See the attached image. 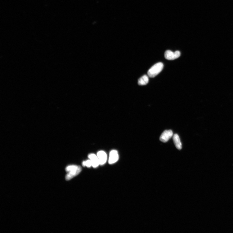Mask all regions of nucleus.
I'll return each instance as SVG.
<instances>
[{
    "mask_svg": "<svg viewBox=\"0 0 233 233\" xmlns=\"http://www.w3.org/2000/svg\"><path fill=\"white\" fill-rule=\"evenodd\" d=\"M66 172L68 173L65 176V180L69 181L77 176L81 171V168L76 165H70L65 168Z\"/></svg>",
    "mask_w": 233,
    "mask_h": 233,
    "instance_id": "nucleus-1",
    "label": "nucleus"
},
{
    "mask_svg": "<svg viewBox=\"0 0 233 233\" xmlns=\"http://www.w3.org/2000/svg\"><path fill=\"white\" fill-rule=\"evenodd\" d=\"M164 65L161 62L155 64L148 72V75L151 78H154L158 75L163 69Z\"/></svg>",
    "mask_w": 233,
    "mask_h": 233,
    "instance_id": "nucleus-2",
    "label": "nucleus"
},
{
    "mask_svg": "<svg viewBox=\"0 0 233 233\" xmlns=\"http://www.w3.org/2000/svg\"><path fill=\"white\" fill-rule=\"evenodd\" d=\"M181 55L180 52L178 51L174 52L170 50L166 51L164 53L165 59L170 60H172L177 59Z\"/></svg>",
    "mask_w": 233,
    "mask_h": 233,
    "instance_id": "nucleus-3",
    "label": "nucleus"
},
{
    "mask_svg": "<svg viewBox=\"0 0 233 233\" xmlns=\"http://www.w3.org/2000/svg\"><path fill=\"white\" fill-rule=\"evenodd\" d=\"M173 132L171 130H165L161 134L160 138V141L163 142H166L173 136Z\"/></svg>",
    "mask_w": 233,
    "mask_h": 233,
    "instance_id": "nucleus-4",
    "label": "nucleus"
},
{
    "mask_svg": "<svg viewBox=\"0 0 233 233\" xmlns=\"http://www.w3.org/2000/svg\"><path fill=\"white\" fill-rule=\"evenodd\" d=\"M119 155L117 151L112 150L110 153L109 163L110 164H113L116 163L118 160Z\"/></svg>",
    "mask_w": 233,
    "mask_h": 233,
    "instance_id": "nucleus-5",
    "label": "nucleus"
},
{
    "mask_svg": "<svg viewBox=\"0 0 233 233\" xmlns=\"http://www.w3.org/2000/svg\"><path fill=\"white\" fill-rule=\"evenodd\" d=\"M100 165H102L105 164L106 162L107 156L105 152L103 151H101L98 152L97 154Z\"/></svg>",
    "mask_w": 233,
    "mask_h": 233,
    "instance_id": "nucleus-6",
    "label": "nucleus"
},
{
    "mask_svg": "<svg viewBox=\"0 0 233 233\" xmlns=\"http://www.w3.org/2000/svg\"><path fill=\"white\" fill-rule=\"evenodd\" d=\"M88 157L91 161L93 167L96 168L100 165L99 161L97 155L94 154H89Z\"/></svg>",
    "mask_w": 233,
    "mask_h": 233,
    "instance_id": "nucleus-7",
    "label": "nucleus"
},
{
    "mask_svg": "<svg viewBox=\"0 0 233 233\" xmlns=\"http://www.w3.org/2000/svg\"><path fill=\"white\" fill-rule=\"evenodd\" d=\"M173 140L178 150L182 149V143L180 141V139L178 134H175L173 136Z\"/></svg>",
    "mask_w": 233,
    "mask_h": 233,
    "instance_id": "nucleus-8",
    "label": "nucleus"
},
{
    "mask_svg": "<svg viewBox=\"0 0 233 233\" xmlns=\"http://www.w3.org/2000/svg\"><path fill=\"white\" fill-rule=\"evenodd\" d=\"M148 82L149 78L146 75H143L138 80V84L141 86L145 85L148 83Z\"/></svg>",
    "mask_w": 233,
    "mask_h": 233,
    "instance_id": "nucleus-9",
    "label": "nucleus"
},
{
    "mask_svg": "<svg viewBox=\"0 0 233 233\" xmlns=\"http://www.w3.org/2000/svg\"><path fill=\"white\" fill-rule=\"evenodd\" d=\"M83 166H86L88 168H90L92 167V164L91 160L90 159L83 161L82 163Z\"/></svg>",
    "mask_w": 233,
    "mask_h": 233,
    "instance_id": "nucleus-10",
    "label": "nucleus"
}]
</instances>
